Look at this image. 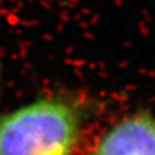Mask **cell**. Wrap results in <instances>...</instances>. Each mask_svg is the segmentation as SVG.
<instances>
[{
	"label": "cell",
	"mask_w": 155,
	"mask_h": 155,
	"mask_svg": "<svg viewBox=\"0 0 155 155\" xmlns=\"http://www.w3.org/2000/svg\"><path fill=\"white\" fill-rule=\"evenodd\" d=\"M83 111L72 100L43 97L0 114V155H74Z\"/></svg>",
	"instance_id": "1"
},
{
	"label": "cell",
	"mask_w": 155,
	"mask_h": 155,
	"mask_svg": "<svg viewBox=\"0 0 155 155\" xmlns=\"http://www.w3.org/2000/svg\"><path fill=\"white\" fill-rule=\"evenodd\" d=\"M91 155H155V115L140 111L113 125Z\"/></svg>",
	"instance_id": "2"
}]
</instances>
